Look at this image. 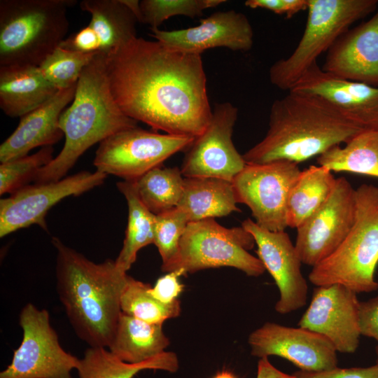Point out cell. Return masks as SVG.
I'll list each match as a JSON object with an SVG mask.
<instances>
[{
  "label": "cell",
  "instance_id": "cell-34",
  "mask_svg": "<svg viewBox=\"0 0 378 378\" xmlns=\"http://www.w3.org/2000/svg\"><path fill=\"white\" fill-rule=\"evenodd\" d=\"M52 146L42 147L32 155L1 163L0 195H10L33 181L38 171L55 158Z\"/></svg>",
  "mask_w": 378,
  "mask_h": 378
},
{
  "label": "cell",
  "instance_id": "cell-22",
  "mask_svg": "<svg viewBox=\"0 0 378 378\" xmlns=\"http://www.w3.org/2000/svg\"><path fill=\"white\" fill-rule=\"evenodd\" d=\"M58 91L38 66H0V107L9 117L22 118Z\"/></svg>",
  "mask_w": 378,
  "mask_h": 378
},
{
  "label": "cell",
  "instance_id": "cell-33",
  "mask_svg": "<svg viewBox=\"0 0 378 378\" xmlns=\"http://www.w3.org/2000/svg\"><path fill=\"white\" fill-rule=\"evenodd\" d=\"M188 223L186 214L177 206L155 215L153 244L162 258V272H168L176 261L180 241Z\"/></svg>",
  "mask_w": 378,
  "mask_h": 378
},
{
  "label": "cell",
  "instance_id": "cell-10",
  "mask_svg": "<svg viewBox=\"0 0 378 378\" xmlns=\"http://www.w3.org/2000/svg\"><path fill=\"white\" fill-rule=\"evenodd\" d=\"M19 324L22 342L0 378H72L80 359L62 347L49 312L28 303L20 313Z\"/></svg>",
  "mask_w": 378,
  "mask_h": 378
},
{
  "label": "cell",
  "instance_id": "cell-27",
  "mask_svg": "<svg viewBox=\"0 0 378 378\" xmlns=\"http://www.w3.org/2000/svg\"><path fill=\"white\" fill-rule=\"evenodd\" d=\"M178 368V360L174 352L164 351L145 362L132 364L122 361L104 347H89L76 370L80 378H133L144 370L174 372Z\"/></svg>",
  "mask_w": 378,
  "mask_h": 378
},
{
  "label": "cell",
  "instance_id": "cell-17",
  "mask_svg": "<svg viewBox=\"0 0 378 378\" xmlns=\"http://www.w3.org/2000/svg\"><path fill=\"white\" fill-rule=\"evenodd\" d=\"M241 226L253 236L258 258L278 287L276 312L286 314L303 307L308 286L301 271L302 262L288 233L267 230L250 218L244 220Z\"/></svg>",
  "mask_w": 378,
  "mask_h": 378
},
{
  "label": "cell",
  "instance_id": "cell-18",
  "mask_svg": "<svg viewBox=\"0 0 378 378\" xmlns=\"http://www.w3.org/2000/svg\"><path fill=\"white\" fill-rule=\"evenodd\" d=\"M150 30V35L167 47L200 55L215 48L248 51L253 44V30L248 18L234 10L214 13L192 27Z\"/></svg>",
  "mask_w": 378,
  "mask_h": 378
},
{
  "label": "cell",
  "instance_id": "cell-7",
  "mask_svg": "<svg viewBox=\"0 0 378 378\" xmlns=\"http://www.w3.org/2000/svg\"><path fill=\"white\" fill-rule=\"evenodd\" d=\"M377 4V0H308L303 34L290 56L270 66L271 83L283 90H292L317 58L351 25L373 13Z\"/></svg>",
  "mask_w": 378,
  "mask_h": 378
},
{
  "label": "cell",
  "instance_id": "cell-2",
  "mask_svg": "<svg viewBox=\"0 0 378 378\" xmlns=\"http://www.w3.org/2000/svg\"><path fill=\"white\" fill-rule=\"evenodd\" d=\"M366 131L326 99L290 90L276 99L264 138L242 155L246 164L300 163Z\"/></svg>",
  "mask_w": 378,
  "mask_h": 378
},
{
  "label": "cell",
  "instance_id": "cell-38",
  "mask_svg": "<svg viewBox=\"0 0 378 378\" xmlns=\"http://www.w3.org/2000/svg\"><path fill=\"white\" fill-rule=\"evenodd\" d=\"M59 46L73 51L93 53L100 51L101 42L95 31L88 24L65 38Z\"/></svg>",
  "mask_w": 378,
  "mask_h": 378
},
{
  "label": "cell",
  "instance_id": "cell-23",
  "mask_svg": "<svg viewBox=\"0 0 378 378\" xmlns=\"http://www.w3.org/2000/svg\"><path fill=\"white\" fill-rule=\"evenodd\" d=\"M232 181L211 177H184L183 192L177 206L189 223L239 212Z\"/></svg>",
  "mask_w": 378,
  "mask_h": 378
},
{
  "label": "cell",
  "instance_id": "cell-3",
  "mask_svg": "<svg viewBox=\"0 0 378 378\" xmlns=\"http://www.w3.org/2000/svg\"><path fill=\"white\" fill-rule=\"evenodd\" d=\"M52 244L57 253V291L73 329L90 347H108L129 275L115 260L95 263L57 237Z\"/></svg>",
  "mask_w": 378,
  "mask_h": 378
},
{
  "label": "cell",
  "instance_id": "cell-6",
  "mask_svg": "<svg viewBox=\"0 0 378 378\" xmlns=\"http://www.w3.org/2000/svg\"><path fill=\"white\" fill-rule=\"evenodd\" d=\"M356 216L351 231L326 259L312 267L309 281L316 286L342 285L353 291L378 289V187L363 184L356 189Z\"/></svg>",
  "mask_w": 378,
  "mask_h": 378
},
{
  "label": "cell",
  "instance_id": "cell-39",
  "mask_svg": "<svg viewBox=\"0 0 378 378\" xmlns=\"http://www.w3.org/2000/svg\"><path fill=\"white\" fill-rule=\"evenodd\" d=\"M244 5L250 8H262L290 18L308 8V0H247Z\"/></svg>",
  "mask_w": 378,
  "mask_h": 378
},
{
  "label": "cell",
  "instance_id": "cell-30",
  "mask_svg": "<svg viewBox=\"0 0 378 378\" xmlns=\"http://www.w3.org/2000/svg\"><path fill=\"white\" fill-rule=\"evenodd\" d=\"M134 181L140 200L155 215L176 207L181 199L184 176L177 167H156Z\"/></svg>",
  "mask_w": 378,
  "mask_h": 378
},
{
  "label": "cell",
  "instance_id": "cell-24",
  "mask_svg": "<svg viewBox=\"0 0 378 378\" xmlns=\"http://www.w3.org/2000/svg\"><path fill=\"white\" fill-rule=\"evenodd\" d=\"M169 343L162 325L148 323L121 312L108 348L122 361L136 364L164 353Z\"/></svg>",
  "mask_w": 378,
  "mask_h": 378
},
{
  "label": "cell",
  "instance_id": "cell-42",
  "mask_svg": "<svg viewBox=\"0 0 378 378\" xmlns=\"http://www.w3.org/2000/svg\"><path fill=\"white\" fill-rule=\"evenodd\" d=\"M212 378H238L229 370H222L216 373Z\"/></svg>",
  "mask_w": 378,
  "mask_h": 378
},
{
  "label": "cell",
  "instance_id": "cell-31",
  "mask_svg": "<svg viewBox=\"0 0 378 378\" xmlns=\"http://www.w3.org/2000/svg\"><path fill=\"white\" fill-rule=\"evenodd\" d=\"M148 284L128 276L120 298L121 312L152 324H161L179 316L181 304L178 300L164 304L153 298Z\"/></svg>",
  "mask_w": 378,
  "mask_h": 378
},
{
  "label": "cell",
  "instance_id": "cell-11",
  "mask_svg": "<svg viewBox=\"0 0 378 378\" xmlns=\"http://www.w3.org/2000/svg\"><path fill=\"white\" fill-rule=\"evenodd\" d=\"M300 172L298 164L288 161L246 164L232 181L237 203L250 209L260 227L284 231L289 194Z\"/></svg>",
  "mask_w": 378,
  "mask_h": 378
},
{
  "label": "cell",
  "instance_id": "cell-9",
  "mask_svg": "<svg viewBox=\"0 0 378 378\" xmlns=\"http://www.w3.org/2000/svg\"><path fill=\"white\" fill-rule=\"evenodd\" d=\"M195 138L159 134L138 126L118 132L99 143L93 164L97 171L124 180H136L162 166L174 154L188 148Z\"/></svg>",
  "mask_w": 378,
  "mask_h": 378
},
{
  "label": "cell",
  "instance_id": "cell-36",
  "mask_svg": "<svg viewBox=\"0 0 378 378\" xmlns=\"http://www.w3.org/2000/svg\"><path fill=\"white\" fill-rule=\"evenodd\" d=\"M186 273L182 270L167 272L156 281L153 286H150V295L164 304H172L178 300V297L183 290V285L179 277Z\"/></svg>",
  "mask_w": 378,
  "mask_h": 378
},
{
  "label": "cell",
  "instance_id": "cell-21",
  "mask_svg": "<svg viewBox=\"0 0 378 378\" xmlns=\"http://www.w3.org/2000/svg\"><path fill=\"white\" fill-rule=\"evenodd\" d=\"M76 85L59 90L43 105L26 114L14 132L0 146L1 163L26 155L34 148L52 146L64 134L60 116L74 98Z\"/></svg>",
  "mask_w": 378,
  "mask_h": 378
},
{
  "label": "cell",
  "instance_id": "cell-25",
  "mask_svg": "<svg viewBox=\"0 0 378 378\" xmlns=\"http://www.w3.org/2000/svg\"><path fill=\"white\" fill-rule=\"evenodd\" d=\"M80 7L91 15L89 24L100 39L101 52H108L136 37L138 20L122 0H83Z\"/></svg>",
  "mask_w": 378,
  "mask_h": 378
},
{
  "label": "cell",
  "instance_id": "cell-12",
  "mask_svg": "<svg viewBox=\"0 0 378 378\" xmlns=\"http://www.w3.org/2000/svg\"><path fill=\"white\" fill-rule=\"evenodd\" d=\"M356 216V190L344 177L337 178L328 200L297 228L295 246L302 263L314 267L332 253Z\"/></svg>",
  "mask_w": 378,
  "mask_h": 378
},
{
  "label": "cell",
  "instance_id": "cell-35",
  "mask_svg": "<svg viewBox=\"0 0 378 378\" xmlns=\"http://www.w3.org/2000/svg\"><path fill=\"white\" fill-rule=\"evenodd\" d=\"M224 0H142L140 1V22L158 27L171 17L182 15L191 18L201 16L206 9L215 8Z\"/></svg>",
  "mask_w": 378,
  "mask_h": 378
},
{
  "label": "cell",
  "instance_id": "cell-19",
  "mask_svg": "<svg viewBox=\"0 0 378 378\" xmlns=\"http://www.w3.org/2000/svg\"><path fill=\"white\" fill-rule=\"evenodd\" d=\"M290 90L320 96L364 130H378V88L334 76L314 63Z\"/></svg>",
  "mask_w": 378,
  "mask_h": 378
},
{
  "label": "cell",
  "instance_id": "cell-15",
  "mask_svg": "<svg viewBox=\"0 0 378 378\" xmlns=\"http://www.w3.org/2000/svg\"><path fill=\"white\" fill-rule=\"evenodd\" d=\"M357 293L340 284L316 286L298 326L326 337L337 352L354 353L361 335Z\"/></svg>",
  "mask_w": 378,
  "mask_h": 378
},
{
  "label": "cell",
  "instance_id": "cell-20",
  "mask_svg": "<svg viewBox=\"0 0 378 378\" xmlns=\"http://www.w3.org/2000/svg\"><path fill=\"white\" fill-rule=\"evenodd\" d=\"M322 69L342 79L378 88V10L335 41Z\"/></svg>",
  "mask_w": 378,
  "mask_h": 378
},
{
  "label": "cell",
  "instance_id": "cell-32",
  "mask_svg": "<svg viewBox=\"0 0 378 378\" xmlns=\"http://www.w3.org/2000/svg\"><path fill=\"white\" fill-rule=\"evenodd\" d=\"M97 52L83 53L58 46L38 67L58 90H65L77 84L83 70Z\"/></svg>",
  "mask_w": 378,
  "mask_h": 378
},
{
  "label": "cell",
  "instance_id": "cell-16",
  "mask_svg": "<svg viewBox=\"0 0 378 378\" xmlns=\"http://www.w3.org/2000/svg\"><path fill=\"white\" fill-rule=\"evenodd\" d=\"M252 356H277L300 370L320 372L337 367V351L324 336L299 327L267 322L248 336Z\"/></svg>",
  "mask_w": 378,
  "mask_h": 378
},
{
  "label": "cell",
  "instance_id": "cell-1",
  "mask_svg": "<svg viewBox=\"0 0 378 378\" xmlns=\"http://www.w3.org/2000/svg\"><path fill=\"white\" fill-rule=\"evenodd\" d=\"M105 66L113 99L127 117L194 138L209 125L212 109L201 55L136 36L106 52Z\"/></svg>",
  "mask_w": 378,
  "mask_h": 378
},
{
  "label": "cell",
  "instance_id": "cell-37",
  "mask_svg": "<svg viewBox=\"0 0 378 378\" xmlns=\"http://www.w3.org/2000/svg\"><path fill=\"white\" fill-rule=\"evenodd\" d=\"M295 378H378V362L367 368H339L337 367L320 371L298 370L293 373Z\"/></svg>",
  "mask_w": 378,
  "mask_h": 378
},
{
  "label": "cell",
  "instance_id": "cell-14",
  "mask_svg": "<svg viewBox=\"0 0 378 378\" xmlns=\"http://www.w3.org/2000/svg\"><path fill=\"white\" fill-rule=\"evenodd\" d=\"M238 108L230 102L218 103L205 130L188 148L181 167L185 178L211 177L232 181L245 167L232 139Z\"/></svg>",
  "mask_w": 378,
  "mask_h": 378
},
{
  "label": "cell",
  "instance_id": "cell-43",
  "mask_svg": "<svg viewBox=\"0 0 378 378\" xmlns=\"http://www.w3.org/2000/svg\"><path fill=\"white\" fill-rule=\"evenodd\" d=\"M377 362H378V358H377Z\"/></svg>",
  "mask_w": 378,
  "mask_h": 378
},
{
  "label": "cell",
  "instance_id": "cell-5",
  "mask_svg": "<svg viewBox=\"0 0 378 378\" xmlns=\"http://www.w3.org/2000/svg\"><path fill=\"white\" fill-rule=\"evenodd\" d=\"M75 0H1L0 66H39L65 39Z\"/></svg>",
  "mask_w": 378,
  "mask_h": 378
},
{
  "label": "cell",
  "instance_id": "cell-4",
  "mask_svg": "<svg viewBox=\"0 0 378 378\" xmlns=\"http://www.w3.org/2000/svg\"><path fill=\"white\" fill-rule=\"evenodd\" d=\"M106 53L99 51L84 68L71 105L62 112L59 125L65 139L60 153L34 178V183L64 178L92 146L125 129L137 126L119 108L111 94L105 66Z\"/></svg>",
  "mask_w": 378,
  "mask_h": 378
},
{
  "label": "cell",
  "instance_id": "cell-29",
  "mask_svg": "<svg viewBox=\"0 0 378 378\" xmlns=\"http://www.w3.org/2000/svg\"><path fill=\"white\" fill-rule=\"evenodd\" d=\"M331 172H345L378 178V130H366L344 146H336L317 158Z\"/></svg>",
  "mask_w": 378,
  "mask_h": 378
},
{
  "label": "cell",
  "instance_id": "cell-40",
  "mask_svg": "<svg viewBox=\"0 0 378 378\" xmlns=\"http://www.w3.org/2000/svg\"><path fill=\"white\" fill-rule=\"evenodd\" d=\"M359 321L361 335L378 342V295L360 302ZM377 353L378 356V347Z\"/></svg>",
  "mask_w": 378,
  "mask_h": 378
},
{
  "label": "cell",
  "instance_id": "cell-8",
  "mask_svg": "<svg viewBox=\"0 0 378 378\" xmlns=\"http://www.w3.org/2000/svg\"><path fill=\"white\" fill-rule=\"evenodd\" d=\"M254 244L253 236L242 226L227 228L214 218L190 222L181 239L178 257L168 272L182 270L187 274L230 267L248 276H259L265 268L248 252Z\"/></svg>",
  "mask_w": 378,
  "mask_h": 378
},
{
  "label": "cell",
  "instance_id": "cell-41",
  "mask_svg": "<svg viewBox=\"0 0 378 378\" xmlns=\"http://www.w3.org/2000/svg\"><path fill=\"white\" fill-rule=\"evenodd\" d=\"M257 378H295V376L278 370L271 364L267 357H263L258 363Z\"/></svg>",
  "mask_w": 378,
  "mask_h": 378
},
{
  "label": "cell",
  "instance_id": "cell-13",
  "mask_svg": "<svg viewBox=\"0 0 378 378\" xmlns=\"http://www.w3.org/2000/svg\"><path fill=\"white\" fill-rule=\"evenodd\" d=\"M107 175L95 171L79 172L59 181L27 185L0 200V237L38 225L48 230L46 216L57 203L80 195L103 184Z\"/></svg>",
  "mask_w": 378,
  "mask_h": 378
},
{
  "label": "cell",
  "instance_id": "cell-28",
  "mask_svg": "<svg viewBox=\"0 0 378 378\" xmlns=\"http://www.w3.org/2000/svg\"><path fill=\"white\" fill-rule=\"evenodd\" d=\"M116 186L127 201L128 220L123 245L115 262L127 272L139 250L154 243L155 214L140 200L134 180H124Z\"/></svg>",
  "mask_w": 378,
  "mask_h": 378
},
{
  "label": "cell",
  "instance_id": "cell-26",
  "mask_svg": "<svg viewBox=\"0 0 378 378\" xmlns=\"http://www.w3.org/2000/svg\"><path fill=\"white\" fill-rule=\"evenodd\" d=\"M337 178L328 168L312 165L300 171L287 204V225L298 228L328 200Z\"/></svg>",
  "mask_w": 378,
  "mask_h": 378
}]
</instances>
